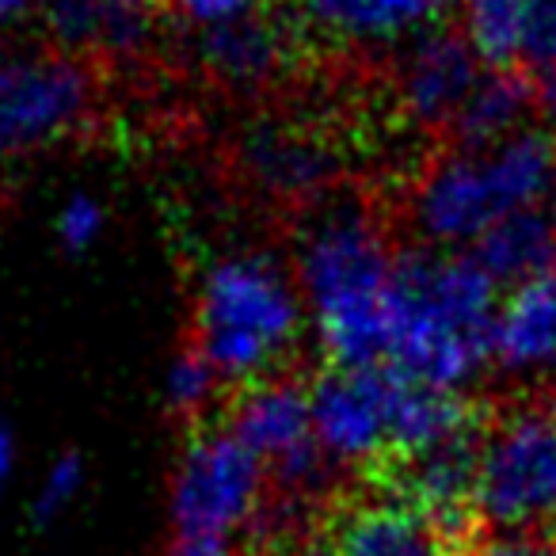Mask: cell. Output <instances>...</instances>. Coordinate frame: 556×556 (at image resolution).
<instances>
[{
	"instance_id": "6da1fadb",
	"label": "cell",
	"mask_w": 556,
	"mask_h": 556,
	"mask_svg": "<svg viewBox=\"0 0 556 556\" xmlns=\"http://www.w3.org/2000/svg\"><path fill=\"white\" fill-rule=\"evenodd\" d=\"M396 260L386 225L355 199H328L298 237L294 278L317 340L336 366H386Z\"/></svg>"
},
{
	"instance_id": "7a4b0ae2",
	"label": "cell",
	"mask_w": 556,
	"mask_h": 556,
	"mask_svg": "<svg viewBox=\"0 0 556 556\" xmlns=\"http://www.w3.org/2000/svg\"><path fill=\"white\" fill-rule=\"evenodd\" d=\"M500 282L465 252H401L389 290L386 366L419 386L462 393L492 363Z\"/></svg>"
},
{
	"instance_id": "3957f363",
	"label": "cell",
	"mask_w": 556,
	"mask_h": 556,
	"mask_svg": "<svg viewBox=\"0 0 556 556\" xmlns=\"http://www.w3.org/2000/svg\"><path fill=\"white\" fill-rule=\"evenodd\" d=\"M556 191V138L538 126L488 149L434 156L408 194V222L434 252L477 248L510 214L541 210Z\"/></svg>"
},
{
	"instance_id": "277c9868",
	"label": "cell",
	"mask_w": 556,
	"mask_h": 556,
	"mask_svg": "<svg viewBox=\"0 0 556 556\" xmlns=\"http://www.w3.org/2000/svg\"><path fill=\"white\" fill-rule=\"evenodd\" d=\"M309 320L294 267L263 252H225L199 275L194 348L222 381L252 386L278 374Z\"/></svg>"
},
{
	"instance_id": "5b68a950",
	"label": "cell",
	"mask_w": 556,
	"mask_h": 556,
	"mask_svg": "<svg viewBox=\"0 0 556 556\" xmlns=\"http://www.w3.org/2000/svg\"><path fill=\"white\" fill-rule=\"evenodd\" d=\"M480 522L495 533H548L556 526V408H507L480 442Z\"/></svg>"
},
{
	"instance_id": "8992f818",
	"label": "cell",
	"mask_w": 556,
	"mask_h": 556,
	"mask_svg": "<svg viewBox=\"0 0 556 556\" xmlns=\"http://www.w3.org/2000/svg\"><path fill=\"white\" fill-rule=\"evenodd\" d=\"M229 431L263 462L270 492L313 503V507H332L328 492L340 465L317 442L309 386L287 374L252 381L232 401Z\"/></svg>"
},
{
	"instance_id": "52a82bcc",
	"label": "cell",
	"mask_w": 556,
	"mask_h": 556,
	"mask_svg": "<svg viewBox=\"0 0 556 556\" xmlns=\"http://www.w3.org/2000/svg\"><path fill=\"white\" fill-rule=\"evenodd\" d=\"M267 492L270 480L260 457L229 427H202L187 439L172 477V522L179 538L229 541L252 530Z\"/></svg>"
},
{
	"instance_id": "ba28073f",
	"label": "cell",
	"mask_w": 556,
	"mask_h": 556,
	"mask_svg": "<svg viewBox=\"0 0 556 556\" xmlns=\"http://www.w3.org/2000/svg\"><path fill=\"white\" fill-rule=\"evenodd\" d=\"M100 103V85L85 58H0V156L35 153L85 130Z\"/></svg>"
},
{
	"instance_id": "9c48e42d",
	"label": "cell",
	"mask_w": 556,
	"mask_h": 556,
	"mask_svg": "<svg viewBox=\"0 0 556 556\" xmlns=\"http://www.w3.org/2000/svg\"><path fill=\"white\" fill-rule=\"evenodd\" d=\"M401 374L389 366H332L313 389V427L340 469H381L393 457Z\"/></svg>"
},
{
	"instance_id": "30bf717a",
	"label": "cell",
	"mask_w": 556,
	"mask_h": 556,
	"mask_svg": "<svg viewBox=\"0 0 556 556\" xmlns=\"http://www.w3.org/2000/svg\"><path fill=\"white\" fill-rule=\"evenodd\" d=\"M237 168L263 199L317 210L336 199L348 164L328 134L290 118H263L240 138Z\"/></svg>"
},
{
	"instance_id": "8fae6325",
	"label": "cell",
	"mask_w": 556,
	"mask_h": 556,
	"mask_svg": "<svg viewBox=\"0 0 556 556\" xmlns=\"http://www.w3.org/2000/svg\"><path fill=\"white\" fill-rule=\"evenodd\" d=\"M480 442H484V431L472 424L427 450L393 457V462H386L378 469L381 492L401 495L404 503H412L427 518H434L446 533L469 541V545H480Z\"/></svg>"
},
{
	"instance_id": "7c38bea8",
	"label": "cell",
	"mask_w": 556,
	"mask_h": 556,
	"mask_svg": "<svg viewBox=\"0 0 556 556\" xmlns=\"http://www.w3.org/2000/svg\"><path fill=\"white\" fill-rule=\"evenodd\" d=\"M325 541L336 556H477V545L446 533L393 492L332 503Z\"/></svg>"
},
{
	"instance_id": "4fadbf2b",
	"label": "cell",
	"mask_w": 556,
	"mask_h": 556,
	"mask_svg": "<svg viewBox=\"0 0 556 556\" xmlns=\"http://www.w3.org/2000/svg\"><path fill=\"white\" fill-rule=\"evenodd\" d=\"M480 65L484 62L477 58V50L457 31L434 27L412 39L396 62V103L404 118L424 130L454 126L477 80L484 77Z\"/></svg>"
},
{
	"instance_id": "5bb4252c",
	"label": "cell",
	"mask_w": 556,
	"mask_h": 556,
	"mask_svg": "<svg viewBox=\"0 0 556 556\" xmlns=\"http://www.w3.org/2000/svg\"><path fill=\"white\" fill-rule=\"evenodd\" d=\"M191 58L210 80L232 92H263L298 62V31L290 20L260 16L191 35Z\"/></svg>"
},
{
	"instance_id": "9a60e30c",
	"label": "cell",
	"mask_w": 556,
	"mask_h": 556,
	"mask_svg": "<svg viewBox=\"0 0 556 556\" xmlns=\"http://www.w3.org/2000/svg\"><path fill=\"white\" fill-rule=\"evenodd\" d=\"M164 0H42V27L65 54L138 58L161 27Z\"/></svg>"
},
{
	"instance_id": "2e32d148",
	"label": "cell",
	"mask_w": 556,
	"mask_h": 556,
	"mask_svg": "<svg viewBox=\"0 0 556 556\" xmlns=\"http://www.w3.org/2000/svg\"><path fill=\"white\" fill-rule=\"evenodd\" d=\"M305 27L348 47H393L434 31L450 0H294Z\"/></svg>"
},
{
	"instance_id": "e0dca14e",
	"label": "cell",
	"mask_w": 556,
	"mask_h": 556,
	"mask_svg": "<svg viewBox=\"0 0 556 556\" xmlns=\"http://www.w3.org/2000/svg\"><path fill=\"white\" fill-rule=\"evenodd\" d=\"M492 363L515 378H545L556 370V267L510 287L500 302Z\"/></svg>"
},
{
	"instance_id": "ac0fdd59",
	"label": "cell",
	"mask_w": 556,
	"mask_h": 556,
	"mask_svg": "<svg viewBox=\"0 0 556 556\" xmlns=\"http://www.w3.org/2000/svg\"><path fill=\"white\" fill-rule=\"evenodd\" d=\"M538 108V92L518 70H488L454 118V138L465 149H488L515 134L530 130V115Z\"/></svg>"
},
{
	"instance_id": "d6986e66",
	"label": "cell",
	"mask_w": 556,
	"mask_h": 556,
	"mask_svg": "<svg viewBox=\"0 0 556 556\" xmlns=\"http://www.w3.org/2000/svg\"><path fill=\"white\" fill-rule=\"evenodd\" d=\"M472 260L500 282V287H522L530 278L556 267V222L545 210H522L503 217L488 229L472 248Z\"/></svg>"
},
{
	"instance_id": "ffe728a7",
	"label": "cell",
	"mask_w": 556,
	"mask_h": 556,
	"mask_svg": "<svg viewBox=\"0 0 556 556\" xmlns=\"http://www.w3.org/2000/svg\"><path fill=\"white\" fill-rule=\"evenodd\" d=\"M526 16H530V0H469L462 35L484 65L510 70L515 62H522Z\"/></svg>"
},
{
	"instance_id": "44dd1931",
	"label": "cell",
	"mask_w": 556,
	"mask_h": 556,
	"mask_svg": "<svg viewBox=\"0 0 556 556\" xmlns=\"http://www.w3.org/2000/svg\"><path fill=\"white\" fill-rule=\"evenodd\" d=\"M217 389H222V378H217L214 366L202 358L199 348L176 355L168 374H164V401H168V408L179 412V416H199V412H206L210 404H214Z\"/></svg>"
},
{
	"instance_id": "7402d4cb",
	"label": "cell",
	"mask_w": 556,
	"mask_h": 556,
	"mask_svg": "<svg viewBox=\"0 0 556 556\" xmlns=\"http://www.w3.org/2000/svg\"><path fill=\"white\" fill-rule=\"evenodd\" d=\"M103 225H108V210H103V202H96L92 194L80 191V194H70V199L62 202L54 229H58V240H62L65 252L80 255L103 237Z\"/></svg>"
},
{
	"instance_id": "603a6c76",
	"label": "cell",
	"mask_w": 556,
	"mask_h": 556,
	"mask_svg": "<svg viewBox=\"0 0 556 556\" xmlns=\"http://www.w3.org/2000/svg\"><path fill=\"white\" fill-rule=\"evenodd\" d=\"M267 0H164V9L179 20L191 35L214 31V27L237 24V20L260 16Z\"/></svg>"
},
{
	"instance_id": "cb8c5ba5",
	"label": "cell",
	"mask_w": 556,
	"mask_h": 556,
	"mask_svg": "<svg viewBox=\"0 0 556 556\" xmlns=\"http://www.w3.org/2000/svg\"><path fill=\"white\" fill-rule=\"evenodd\" d=\"M522 62L530 65V70H541V73H548V77H556V0H530Z\"/></svg>"
},
{
	"instance_id": "d4e9b609",
	"label": "cell",
	"mask_w": 556,
	"mask_h": 556,
	"mask_svg": "<svg viewBox=\"0 0 556 556\" xmlns=\"http://www.w3.org/2000/svg\"><path fill=\"white\" fill-rule=\"evenodd\" d=\"M80 484H85V465H80V457H73V454L58 457V462L50 465L42 488H39V500H35V518H39V522L58 518L73 500H77Z\"/></svg>"
},
{
	"instance_id": "484cf974",
	"label": "cell",
	"mask_w": 556,
	"mask_h": 556,
	"mask_svg": "<svg viewBox=\"0 0 556 556\" xmlns=\"http://www.w3.org/2000/svg\"><path fill=\"white\" fill-rule=\"evenodd\" d=\"M477 556H556L553 533H495L480 538Z\"/></svg>"
},
{
	"instance_id": "4316f807",
	"label": "cell",
	"mask_w": 556,
	"mask_h": 556,
	"mask_svg": "<svg viewBox=\"0 0 556 556\" xmlns=\"http://www.w3.org/2000/svg\"><path fill=\"white\" fill-rule=\"evenodd\" d=\"M168 556H248V548L217 538H179L168 548Z\"/></svg>"
},
{
	"instance_id": "83f0119b",
	"label": "cell",
	"mask_w": 556,
	"mask_h": 556,
	"mask_svg": "<svg viewBox=\"0 0 556 556\" xmlns=\"http://www.w3.org/2000/svg\"><path fill=\"white\" fill-rule=\"evenodd\" d=\"M12 469H16V439L4 424H0V495L9 488L12 480Z\"/></svg>"
},
{
	"instance_id": "f1b7e54d",
	"label": "cell",
	"mask_w": 556,
	"mask_h": 556,
	"mask_svg": "<svg viewBox=\"0 0 556 556\" xmlns=\"http://www.w3.org/2000/svg\"><path fill=\"white\" fill-rule=\"evenodd\" d=\"M35 9H42V0H0V24H16Z\"/></svg>"
},
{
	"instance_id": "f546056e",
	"label": "cell",
	"mask_w": 556,
	"mask_h": 556,
	"mask_svg": "<svg viewBox=\"0 0 556 556\" xmlns=\"http://www.w3.org/2000/svg\"><path fill=\"white\" fill-rule=\"evenodd\" d=\"M275 556H336V553L328 548L325 538H317V541H305V545H294V548H287V553H275Z\"/></svg>"
},
{
	"instance_id": "4dcf8cb0",
	"label": "cell",
	"mask_w": 556,
	"mask_h": 556,
	"mask_svg": "<svg viewBox=\"0 0 556 556\" xmlns=\"http://www.w3.org/2000/svg\"><path fill=\"white\" fill-rule=\"evenodd\" d=\"M545 108H548V115L556 118V77L548 80V88H545Z\"/></svg>"
},
{
	"instance_id": "1f68e13d",
	"label": "cell",
	"mask_w": 556,
	"mask_h": 556,
	"mask_svg": "<svg viewBox=\"0 0 556 556\" xmlns=\"http://www.w3.org/2000/svg\"><path fill=\"white\" fill-rule=\"evenodd\" d=\"M548 214H553V222H556V191H553V210H548Z\"/></svg>"
},
{
	"instance_id": "d6a6232c",
	"label": "cell",
	"mask_w": 556,
	"mask_h": 556,
	"mask_svg": "<svg viewBox=\"0 0 556 556\" xmlns=\"http://www.w3.org/2000/svg\"><path fill=\"white\" fill-rule=\"evenodd\" d=\"M548 533H553V538H556V526H553V530H548Z\"/></svg>"
}]
</instances>
